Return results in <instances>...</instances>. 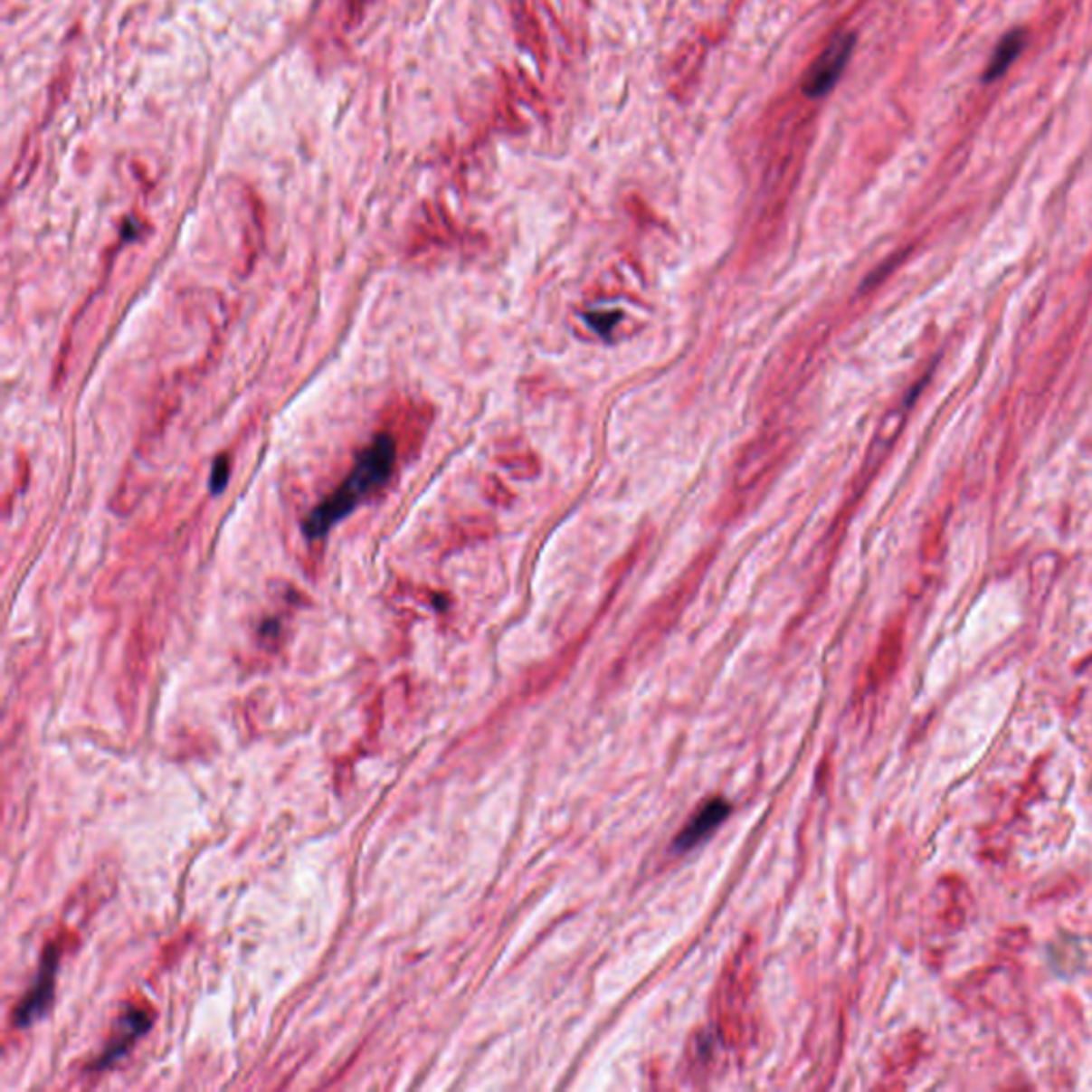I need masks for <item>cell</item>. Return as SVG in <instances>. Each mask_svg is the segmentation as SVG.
Returning a JSON list of instances; mask_svg holds the SVG:
<instances>
[{"mask_svg":"<svg viewBox=\"0 0 1092 1092\" xmlns=\"http://www.w3.org/2000/svg\"><path fill=\"white\" fill-rule=\"evenodd\" d=\"M395 440H393L389 433H382L378 438H374L372 444L356 459L348 479H346L329 498L322 499L320 506H316L308 515L306 534L309 538H320V536H325L339 518H344L348 512L355 510L367 495H372L375 489L385 485V482L389 480L393 465H395Z\"/></svg>","mask_w":1092,"mask_h":1092,"instance_id":"cell-1","label":"cell"},{"mask_svg":"<svg viewBox=\"0 0 1092 1092\" xmlns=\"http://www.w3.org/2000/svg\"><path fill=\"white\" fill-rule=\"evenodd\" d=\"M792 440L793 435L787 429L774 425L749 442L747 449L734 465L727 491L719 501L721 521H732L747 512L751 501L760 498L783 465Z\"/></svg>","mask_w":1092,"mask_h":1092,"instance_id":"cell-2","label":"cell"},{"mask_svg":"<svg viewBox=\"0 0 1092 1092\" xmlns=\"http://www.w3.org/2000/svg\"><path fill=\"white\" fill-rule=\"evenodd\" d=\"M851 45L853 39L850 34L834 39L831 47H828V50L817 58L813 67H811L807 80H804V92L811 94V97H820V94H826L831 90L834 81L839 80V75L843 73L847 58H850L851 53Z\"/></svg>","mask_w":1092,"mask_h":1092,"instance_id":"cell-3","label":"cell"},{"mask_svg":"<svg viewBox=\"0 0 1092 1092\" xmlns=\"http://www.w3.org/2000/svg\"><path fill=\"white\" fill-rule=\"evenodd\" d=\"M58 958H61V950H58L56 945L47 947L43 963H41L37 983H34L31 994H28L15 1010V1026H28L33 1020L41 1016V1011H45L47 1005H50L53 996V980H56L58 971Z\"/></svg>","mask_w":1092,"mask_h":1092,"instance_id":"cell-4","label":"cell"},{"mask_svg":"<svg viewBox=\"0 0 1092 1092\" xmlns=\"http://www.w3.org/2000/svg\"><path fill=\"white\" fill-rule=\"evenodd\" d=\"M152 1024V1013L146 1010H128L124 1016L118 1020L116 1024V1032L111 1035L109 1046L103 1054H100V1059L97 1060V1069H105V1067H109L111 1062H116L118 1059H122L124 1052L133 1046V1043L139 1040V1037L150 1029Z\"/></svg>","mask_w":1092,"mask_h":1092,"instance_id":"cell-5","label":"cell"},{"mask_svg":"<svg viewBox=\"0 0 1092 1092\" xmlns=\"http://www.w3.org/2000/svg\"><path fill=\"white\" fill-rule=\"evenodd\" d=\"M726 815H727V804L724 801L708 802L707 807H704L700 813L691 820L689 826L681 832V837H679V840H677V850H688V847H694L698 840H702L704 837H707L713 828H717L721 820H726Z\"/></svg>","mask_w":1092,"mask_h":1092,"instance_id":"cell-6","label":"cell"},{"mask_svg":"<svg viewBox=\"0 0 1092 1092\" xmlns=\"http://www.w3.org/2000/svg\"><path fill=\"white\" fill-rule=\"evenodd\" d=\"M1022 43H1024V39L1020 33L1007 34V37L1002 39V43L999 45V50H996L992 62H990V67H988V80H996V77L1005 73L1007 67L1016 61L1020 50H1022Z\"/></svg>","mask_w":1092,"mask_h":1092,"instance_id":"cell-7","label":"cell"},{"mask_svg":"<svg viewBox=\"0 0 1092 1092\" xmlns=\"http://www.w3.org/2000/svg\"><path fill=\"white\" fill-rule=\"evenodd\" d=\"M220 474H226V470H224V471H220V465H218V468H216V476H220ZM223 480H224V479H223ZM212 485H214V491H220V487H223V482H220V480L216 479V480H212Z\"/></svg>","mask_w":1092,"mask_h":1092,"instance_id":"cell-8","label":"cell"}]
</instances>
